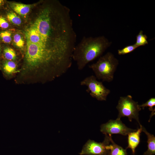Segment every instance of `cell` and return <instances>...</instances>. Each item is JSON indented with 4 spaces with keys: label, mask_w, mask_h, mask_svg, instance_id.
<instances>
[{
    "label": "cell",
    "mask_w": 155,
    "mask_h": 155,
    "mask_svg": "<svg viewBox=\"0 0 155 155\" xmlns=\"http://www.w3.org/2000/svg\"><path fill=\"white\" fill-rule=\"evenodd\" d=\"M138 47L135 44L132 45H128L124 47L121 49L118 50V53L119 55H123L130 53Z\"/></svg>",
    "instance_id": "cell-15"
},
{
    "label": "cell",
    "mask_w": 155,
    "mask_h": 155,
    "mask_svg": "<svg viewBox=\"0 0 155 155\" xmlns=\"http://www.w3.org/2000/svg\"><path fill=\"white\" fill-rule=\"evenodd\" d=\"M116 108L119 112L117 119H121L123 117H127L130 121L132 119L136 120L140 126V124L139 118V112L142 108L138 102L134 100L132 96L128 95L125 96L120 97Z\"/></svg>",
    "instance_id": "cell-3"
},
{
    "label": "cell",
    "mask_w": 155,
    "mask_h": 155,
    "mask_svg": "<svg viewBox=\"0 0 155 155\" xmlns=\"http://www.w3.org/2000/svg\"><path fill=\"white\" fill-rule=\"evenodd\" d=\"M4 54L5 58L9 61L13 60L16 59L15 52L11 48H5L4 50Z\"/></svg>",
    "instance_id": "cell-16"
},
{
    "label": "cell",
    "mask_w": 155,
    "mask_h": 155,
    "mask_svg": "<svg viewBox=\"0 0 155 155\" xmlns=\"http://www.w3.org/2000/svg\"><path fill=\"white\" fill-rule=\"evenodd\" d=\"M108 135L110 137L111 143L107 146L109 150V155H127V149H123L122 147L116 144L112 139L111 135Z\"/></svg>",
    "instance_id": "cell-9"
},
{
    "label": "cell",
    "mask_w": 155,
    "mask_h": 155,
    "mask_svg": "<svg viewBox=\"0 0 155 155\" xmlns=\"http://www.w3.org/2000/svg\"><path fill=\"white\" fill-rule=\"evenodd\" d=\"M2 1H3L2 0H0V5H1V4L2 3Z\"/></svg>",
    "instance_id": "cell-20"
},
{
    "label": "cell",
    "mask_w": 155,
    "mask_h": 155,
    "mask_svg": "<svg viewBox=\"0 0 155 155\" xmlns=\"http://www.w3.org/2000/svg\"><path fill=\"white\" fill-rule=\"evenodd\" d=\"M3 69L5 72L7 74H10L16 71V63L11 61H7L5 62Z\"/></svg>",
    "instance_id": "cell-13"
},
{
    "label": "cell",
    "mask_w": 155,
    "mask_h": 155,
    "mask_svg": "<svg viewBox=\"0 0 155 155\" xmlns=\"http://www.w3.org/2000/svg\"><path fill=\"white\" fill-rule=\"evenodd\" d=\"M142 126L140 125V128L127 135L128 146L126 149L130 148L133 155H134L135 149L140 142V134L142 132Z\"/></svg>",
    "instance_id": "cell-7"
},
{
    "label": "cell",
    "mask_w": 155,
    "mask_h": 155,
    "mask_svg": "<svg viewBox=\"0 0 155 155\" xmlns=\"http://www.w3.org/2000/svg\"><path fill=\"white\" fill-rule=\"evenodd\" d=\"M11 7L18 14L22 16H25L29 12L30 5L21 3H13L11 5Z\"/></svg>",
    "instance_id": "cell-10"
},
{
    "label": "cell",
    "mask_w": 155,
    "mask_h": 155,
    "mask_svg": "<svg viewBox=\"0 0 155 155\" xmlns=\"http://www.w3.org/2000/svg\"><path fill=\"white\" fill-rule=\"evenodd\" d=\"M13 40L15 45L17 47L22 48L24 46V42L23 38L20 34H15L13 36Z\"/></svg>",
    "instance_id": "cell-18"
},
{
    "label": "cell",
    "mask_w": 155,
    "mask_h": 155,
    "mask_svg": "<svg viewBox=\"0 0 155 155\" xmlns=\"http://www.w3.org/2000/svg\"><path fill=\"white\" fill-rule=\"evenodd\" d=\"M136 129H133L127 127L123 123L121 119L109 120L106 123L100 126V131L105 135L120 134L123 135H127L129 133Z\"/></svg>",
    "instance_id": "cell-6"
},
{
    "label": "cell",
    "mask_w": 155,
    "mask_h": 155,
    "mask_svg": "<svg viewBox=\"0 0 155 155\" xmlns=\"http://www.w3.org/2000/svg\"><path fill=\"white\" fill-rule=\"evenodd\" d=\"M105 137L102 142L88 140L83 146L80 155H109V150L107 148L110 144L109 136L105 135Z\"/></svg>",
    "instance_id": "cell-5"
},
{
    "label": "cell",
    "mask_w": 155,
    "mask_h": 155,
    "mask_svg": "<svg viewBox=\"0 0 155 155\" xmlns=\"http://www.w3.org/2000/svg\"><path fill=\"white\" fill-rule=\"evenodd\" d=\"M9 24L5 19L3 17H0V27L5 29L8 28Z\"/></svg>",
    "instance_id": "cell-19"
},
{
    "label": "cell",
    "mask_w": 155,
    "mask_h": 155,
    "mask_svg": "<svg viewBox=\"0 0 155 155\" xmlns=\"http://www.w3.org/2000/svg\"><path fill=\"white\" fill-rule=\"evenodd\" d=\"M80 85L87 87L86 92L89 93L92 97L99 101H106L111 92L102 82L98 81L93 75L85 78L80 82Z\"/></svg>",
    "instance_id": "cell-4"
},
{
    "label": "cell",
    "mask_w": 155,
    "mask_h": 155,
    "mask_svg": "<svg viewBox=\"0 0 155 155\" xmlns=\"http://www.w3.org/2000/svg\"><path fill=\"white\" fill-rule=\"evenodd\" d=\"M111 44L104 36H84L76 44L73 53L72 60L76 62L78 69L81 70L89 63L100 57Z\"/></svg>",
    "instance_id": "cell-1"
},
{
    "label": "cell",
    "mask_w": 155,
    "mask_h": 155,
    "mask_svg": "<svg viewBox=\"0 0 155 155\" xmlns=\"http://www.w3.org/2000/svg\"><path fill=\"white\" fill-rule=\"evenodd\" d=\"M142 131L146 134L147 137L148 149L143 155H154L155 154V137L147 131L142 126Z\"/></svg>",
    "instance_id": "cell-8"
},
{
    "label": "cell",
    "mask_w": 155,
    "mask_h": 155,
    "mask_svg": "<svg viewBox=\"0 0 155 155\" xmlns=\"http://www.w3.org/2000/svg\"><path fill=\"white\" fill-rule=\"evenodd\" d=\"M155 106V98H151L149 99L145 103L142 104L141 105H139L140 107L143 109H144V108L146 107H149V110L152 112L150 116L149 122L151 117L155 115V108L154 109L153 107Z\"/></svg>",
    "instance_id": "cell-12"
},
{
    "label": "cell",
    "mask_w": 155,
    "mask_h": 155,
    "mask_svg": "<svg viewBox=\"0 0 155 155\" xmlns=\"http://www.w3.org/2000/svg\"><path fill=\"white\" fill-rule=\"evenodd\" d=\"M119 61L111 53L108 52L100 56L97 61L89 65L96 78L110 82L114 78V73L119 64Z\"/></svg>",
    "instance_id": "cell-2"
},
{
    "label": "cell",
    "mask_w": 155,
    "mask_h": 155,
    "mask_svg": "<svg viewBox=\"0 0 155 155\" xmlns=\"http://www.w3.org/2000/svg\"></svg>",
    "instance_id": "cell-21"
},
{
    "label": "cell",
    "mask_w": 155,
    "mask_h": 155,
    "mask_svg": "<svg viewBox=\"0 0 155 155\" xmlns=\"http://www.w3.org/2000/svg\"><path fill=\"white\" fill-rule=\"evenodd\" d=\"M0 38L4 42L9 43L11 41V33L8 31H5L0 32Z\"/></svg>",
    "instance_id": "cell-17"
},
{
    "label": "cell",
    "mask_w": 155,
    "mask_h": 155,
    "mask_svg": "<svg viewBox=\"0 0 155 155\" xmlns=\"http://www.w3.org/2000/svg\"><path fill=\"white\" fill-rule=\"evenodd\" d=\"M7 18L9 21L15 25L19 26L21 23L20 18L13 11L8 13L7 15Z\"/></svg>",
    "instance_id": "cell-14"
},
{
    "label": "cell",
    "mask_w": 155,
    "mask_h": 155,
    "mask_svg": "<svg viewBox=\"0 0 155 155\" xmlns=\"http://www.w3.org/2000/svg\"><path fill=\"white\" fill-rule=\"evenodd\" d=\"M147 38V35L144 34L142 30H140L136 36V41L135 44L138 47L144 46L148 44Z\"/></svg>",
    "instance_id": "cell-11"
}]
</instances>
